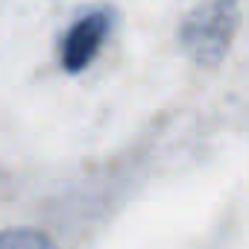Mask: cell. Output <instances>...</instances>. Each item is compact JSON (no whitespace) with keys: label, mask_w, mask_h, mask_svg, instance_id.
I'll list each match as a JSON object with an SVG mask.
<instances>
[{"label":"cell","mask_w":249,"mask_h":249,"mask_svg":"<svg viewBox=\"0 0 249 249\" xmlns=\"http://www.w3.org/2000/svg\"><path fill=\"white\" fill-rule=\"evenodd\" d=\"M240 30V0H202L182 21L179 44L199 68H217Z\"/></svg>","instance_id":"6da1fadb"},{"label":"cell","mask_w":249,"mask_h":249,"mask_svg":"<svg viewBox=\"0 0 249 249\" xmlns=\"http://www.w3.org/2000/svg\"><path fill=\"white\" fill-rule=\"evenodd\" d=\"M114 30V9L108 6H91L65 30L59 41V65L65 73H82L91 68V62L100 56L106 38Z\"/></svg>","instance_id":"7a4b0ae2"},{"label":"cell","mask_w":249,"mask_h":249,"mask_svg":"<svg viewBox=\"0 0 249 249\" xmlns=\"http://www.w3.org/2000/svg\"><path fill=\"white\" fill-rule=\"evenodd\" d=\"M0 249H59L56 240L38 229H3Z\"/></svg>","instance_id":"3957f363"}]
</instances>
